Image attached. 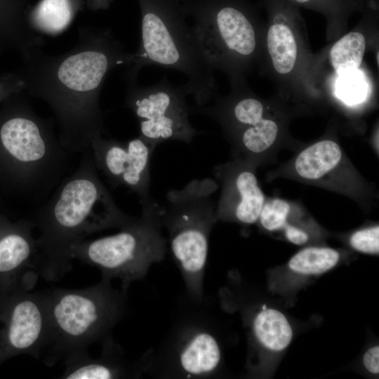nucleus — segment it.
<instances>
[{"label":"nucleus","mask_w":379,"mask_h":379,"mask_svg":"<svg viewBox=\"0 0 379 379\" xmlns=\"http://www.w3.org/2000/svg\"><path fill=\"white\" fill-rule=\"evenodd\" d=\"M378 55H379V53H378H378H377V62H378V61H379V60H378Z\"/></svg>","instance_id":"7c9ffc66"},{"label":"nucleus","mask_w":379,"mask_h":379,"mask_svg":"<svg viewBox=\"0 0 379 379\" xmlns=\"http://www.w3.org/2000/svg\"><path fill=\"white\" fill-rule=\"evenodd\" d=\"M342 159V150L334 141L324 140L302 150L295 161V169L302 178L319 180L331 172Z\"/></svg>","instance_id":"dca6fc26"},{"label":"nucleus","mask_w":379,"mask_h":379,"mask_svg":"<svg viewBox=\"0 0 379 379\" xmlns=\"http://www.w3.org/2000/svg\"><path fill=\"white\" fill-rule=\"evenodd\" d=\"M277 124L272 120L262 118L241 133L240 142L244 148L253 154H260L267 149L276 140Z\"/></svg>","instance_id":"4be33fe9"},{"label":"nucleus","mask_w":379,"mask_h":379,"mask_svg":"<svg viewBox=\"0 0 379 379\" xmlns=\"http://www.w3.org/2000/svg\"><path fill=\"white\" fill-rule=\"evenodd\" d=\"M141 41L126 65V81L136 80L148 65L173 69L188 78L185 87L198 107L206 105L215 89L213 69L186 22L178 0H140Z\"/></svg>","instance_id":"20e7f679"},{"label":"nucleus","mask_w":379,"mask_h":379,"mask_svg":"<svg viewBox=\"0 0 379 379\" xmlns=\"http://www.w3.org/2000/svg\"><path fill=\"white\" fill-rule=\"evenodd\" d=\"M102 352L97 357H91L87 350L65 357V370L61 378H138L148 372L151 359L149 350L138 360L129 361L111 335L102 341Z\"/></svg>","instance_id":"4468645a"},{"label":"nucleus","mask_w":379,"mask_h":379,"mask_svg":"<svg viewBox=\"0 0 379 379\" xmlns=\"http://www.w3.org/2000/svg\"><path fill=\"white\" fill-rule=\"evenodd\" d=\"M365 47L364 36L357 32H350L335 42L331 49L330 58L338 76L358 69Z\"/></svg>","instance_id":"aec40b11"},{"label":"nucleus","mask_w":379,"mask_h":379,"mask_svg":"<svg viewBox=\"0 0 379 379\" xmlns=\"http://www.w3.org/2000/svg\"><path fill=\"white\" fill-rule=\"evenodd\" d=\"M25 91V83L19 72H11L0 77V107L11 95Z\"/></svg>","instance_id":"bb28decb"},{"label":"nucleus","mask_w":379,"mask_h":379,"mask_svg":"<svg viewBox=\"0 0 379 379\" xmlns=\"http://www.w3.org/2000/svg\"><path fill=\"white\" fill-rule=\"evenodd\" d=\"M2 197L1 196V194H0V211H1V207H2V204H3V201H2Z\"/></svg>","instance_id":"c756f323"},{"label":"nucleus","mask_w":379,"mask_h":379,"mask_svg":"<svg viewBox=\"0 0 379 379\" xmlns=\"http://www.w3.org/2000/svg\"><path fill=\"white\" fill-rule=\"evenodd\" d=\"M267 45L275 70L290 72L295 63L297 44L291 29L283 23L272 25L267 32Z\"/></svg>","instance_id":"6ab92c4d"},{"label":"nucleus","mask_w":379,"mask_h":379,"mask_svg":"<svg viewBox=\"0 0 379 379\" xmlns=\"http://www.w3.org/2000/svg\"><path fill=\"white\" fill-rule=\"evenodd\" d=\"M127 81L125 106L136 117L142 139L156 147L167 140L190 143L197 134L189 121L185 85H173L166 75L149 86Z\"/></svg>","instance_id":"9d476101"},{"label":"nucleus","mask_w":379,"mask_h":379,"mask_svg":"<svg viewBox=\"0 0 379 379\" xmlns=\"http://www.w3.org/2000/svg\"><path fill=\"white\" fill-rule=\"evenodd\" d=\"M76 170L65 176L33 216L39 249L38 272L48 280L71 268L70 247L95 232L121 228L135 217L122 211L100 179L91 149Z\"/></svg>","instance_id":"f03ea898"},{"label":"nucleus","mask_w":379,"mask_h":379,"mask_svg":"<svg viewBox=\"0 0 379 379\" xmlns=\"http://www.w3.org/2000/svg\"><path fill=\"white\" fill-rule=\"evenodd\" d=\"M201 304L195 303L176 319L157 352L152 350L148 372L164 378H208L215 374L222 347Z\"/></svg>","instance_id":"6e6552de"},{"label":"nucleus","mask_w":379,"mask_h":379,"mask_svg":"<svg viewBox=\"0 0 379 379\" xmlns=\"http://www.w3.org/2000/svg\"><path fill=\"white\" fill-rule=\"evenodd\" d=\"M357 70L339 76L336 83L337 95L348 105L359 103L366 97V84Z\"/></svg>","instance_id":"5701e85b"},{"label":"nucleus","mask_w":379,"mask_h":379,"mask_svg":"<svg viewBox=\"0 0 379 379\" xmlns=\"http://www.w3.org/2000/svg\"><path fill=\"white\" fill-rule=\"evenodd\" d=\"M230 173L223 167L215 168V175L224 184L222 198L215 211L214 220L234 218L250 225L258 219L265 204V197L254 173L248 169Z\"/></svg>","instance_id":"2eb2a0df"},{"label":"nucleus","mask_w":379,"mask_h":379,"mask_svg":"<svg viewBox=\"0 0 379 379\" xmlns=\"http://www.w3.org/2000/svg\"><path fill=\"white\" fill-rule=\"evenodd\" d=\"M252 333L258 343L266 349L280 352L290 344L293 331L283 313L263 307L252 319Z\"/></svg>","instance_id":"f3484780"},{"label":"nucleus","mask_w":379,"mask_h":379,"mask_svg":"<svg viewBox=\"0 0 379 379\" xmlns=\"http://www.w3.org/2000/svg\"><path fill=\"white\" fill-rule=\"evenodd\" d=\"M291 211L290 205L280 199H274L264 204L259 219L267 230L275 231L283 228L287 222Z\"/></svg>","instance_id":"393cba45"},{"label":"nucleus","mask_w":379,"mask_h":379,"mask_svg":"<svg viewBox=\"0 0 379 379\" xmlns=\"http://www.w3.org/2000/svg\"><path fill=\"white\" fill-rule=\"evenodd\" d=\"M212 179L192 180L180 190H171L161 208V223L166 228L172 256L178 267L190 300H204V279L208 238L215 224L212 195L217 190Z\"/></svg>","instance_id":"423d86ee"},{"label":"nucleus","mask_w":379,"mask_h":379,"mask_svg":"<svg viewBox=\"0 0 379 379\" xmlns=\"http://www.w3.org/2000/svg\"><path fill=\"white\" fill-rule=\"evenodd\" d=\"M18 286L0 293V365L22 354L42 357L49 338L46 292Z\"/></svg>","instance_id":"9b49d317"},{"label":"nucleus","mask_w":379,"mask_h":379,"mask_svg":"<svg viewBox=\"0 0 379 379\" xmlns=\"http://www.w3.org/2000/svg\"><path fill=\"white\" fill-rule=\"evenodd\" d=\"M379 347L374 346L369 348L363 357V363L366 368L373 374L379 372Z\"/></svg>","instance_id":"cd10ccee"},{"label":"nucleus","mask_w":379,"mask_h":379,"mask_svg":"<svg viewBox=\"0 0 379 379\" xmlns=\"http://www.w3.org/2000/svg\"><path fill=\"white\" fill-rule=\"evenodd\" d=\"M283 229L287 239L294 244L302 245L308 241L309 237L307 234L293 225L286 223Z\"/></svg>","instance_id":"c85d7f7f"},{"label":"nucleus","mask_w":379,"mask_h":379,"mask_svg":"<svg viewBox=\"0 0 379 379\" xmlns=\"http://www.w3.org/2000/svg\"><path fill=\"white\" fill-rule=\"evenodd\" d=\"M350 244L355 250L369 254H378L379 250V227L358 230L350 237Z\"/></svg>","instance_id":"a878e982"},{"label":"nucleus","mask_w":379,"mask_h":379,"mask_svg":"<svg viewBox=\"0 0 379 379\" xmlns=\"http://www.w3.org/2000/svg\"><path fill=\"white\" fill-rule=\"evenodd\" d=\"M34 229L31 218L13 221L0 211V293L34 285L39 249Z\"/></svg>","instance_id":"ddd939ff"},{"label":"nucleus","mask_w":379,"mask_h":379,"mask_svg":"<svg viewBox=\"0 0 379 379\" xmlns=\"http://www.w3.org/2000/svg\"><path fill=\"white\" fill-rule=\"evenodd\" d=\"M162 228L161 206L152 199L142 204L141 215L117 233L74 244L69 257L97 267L102 279H119L126 294L133 281L143 279L153 264L164 259L167 240Z\"/></svg>","instance_id":"0eeeda50"},{"label":"nucleus","mask_w":379,"mask_h":379,"mask_svg":"<svg viewBox=\"0 0 379 379\" xmlns=\"http://www.w3.org/2000/svg\"><path fill=\"white\" fill-rule=\"evenodd\" d=\"M263 105L258 100L251 98H241L234 102L229 109V116L234 122L242 126L254 125L263 117Z\"/></svg>","instance_id":"b1692460"},{"label":"nucleus","mask_w":379,"mask_h":379,"mask_svg":"<svg viewBox=\"0 0 379 379\" xmlns=\"http://www.w3.org/2000/svg\"><path fill=\"white\" fill-rule=\"evenodd\" d=\"M49 338L42 355L48 365L102 341L121 319L126 294L102 279L81 289L46 292Z\"/></svg>","instance_id":"39448f33"},{"label":"nucleus","mask_w":379,"mask_h":379,"mask_svg":"<svg viewBox=\"0 0 379 379\" xmlns=\"http://www.w3.org/2000/svg\"><path fill=\"white\" fill-rule=\"evenodd\" d=\"M339 253L331 248L309 247L295 253L289 260L291 270L301 274H319L335 267Z\"/></svg>","instance_id":"412c9836"},{"label":"nucleus","mask_w":379,"mask_h":379,"mask_svg":"<svg viewBox=\"0 0 379 379\" xmlns=\"http://www.w3.org/2000/svg\"><path fill=\"white\" fill-rule=\"evenodd\" d=\"M74 11L72 0H41L32 11L29 24L38 32L57 34L68 27Z\"/></svg>","instance_id":"a211bd4d"},{"label":"nucleus","mask_w":379,"mask_h":379,"mask_svg":"<svg viewBox=\"0 0 379 379\" xmlns=\"http://www.w3.org/2000/svg\"><path fill=\"white\" fill-rule=\"evenodd\" d=\"M155 147L140 136L123 142L98 135L92 140L90 149L97 170L110 185L128 188L144 204L152 199L149 169Z\"/></svg>","instance_id":"f8f14e48"},{"label":"nucleus","mask_w":379,"mask_h":379,"mask_svg":"<svg viewBox=\"0 0 379 379\" xmlns=\"http://www.w3.org/2000/svg\"><path fill=\"white\" fill-rule=\"evenodd\" d=\"M195 20L192 27L211 67H234L252 55L256 48L253 23L238 6L224 0H199L182 8Z\"/></svg>","instance_id":"1a4fd4ad"},{"label":"nucleus","mask_w":379,"mask_h":379,"mask_svg":"<svg viewBox=\"0 0 379 379\" xmlns=\"http://www.w3.org/2000/svg\"><path fill=\"white\" fill-rule=\"evenodd\" d=\"M70 153L54 121L39 117L22 92L0 107V190L41 205L65 177Z\"/></svg>","instance_id":"7ed1b4c3"},{"label":"nucleus","mask_w":379,"mask_h":379,"mask_svg":"<svg viewBox=\"0 0 379 379\" xmlns=\"http://www.w3.org/2000/svg\"><path fill=\"white\" fill-rule=\"evenodd\" d=\"M131 55L110 30H82L67 53L47 55L36 46L23 58L19 73L25 91L50 107L60 143L70 154H82L105 133L100 107L102 84L111 69L127 65Z\"/></svg>","instance_id":"f257e3e1"}]
</instances>
